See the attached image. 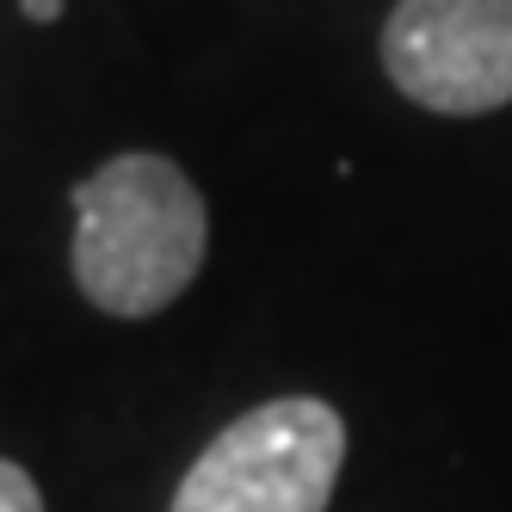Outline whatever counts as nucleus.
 <instances>
[{
	"label": "nucleus",
	"mask_w": 512,
	"mask_h": 512,
	"mask_svg": "<svg viewBox=\"0 0 512 512\" xmlns=\"http://www.w3.org/2000/svg\"><path fill=\"white\" fill-rule=\"evenodd\" d=\"M340 463L346 420L321 395H278L210 438L167 512H327Z\"/></svg>",
	"instance_id": "f03ea898"
},
{
	"label": "nucleus",
	"mask_w": 512,
	"mask_h": 512,
	"mask_svg": "<svg viewBox=\"0 0 512 512\" xmlns=\"http://www.w3.org/2000/svg\"><path fill=\"white\" fill-rule=\"evenodd\" d=\"M0 512H44L38 482H31L19 463H7V457H0Z\"/></svg>",
	"instance_id": "20e7f679"
},
{
	"label": "nucleus",
	"mask_w": 512,
	"mask_h": 512,
	"mask_svg": "<svg viewBox=\"0 0 512 512\" xmlns=\"http://www.w3.org/2000/svg\"><path fill=\"white\" fill-rule=\"evenodd\" d=\"M204 192L167 155L130 149L75 186V284L118 321L161 315L204 266Z\"/></svg>",
	"instance_id": "f257e3e1"
},
{
	"label": "nucleus",
	"mask_w": 512,
	"mask_h": 512,
	"mask_svg": "<svg viewBox=\"0 0 512 512\" xmlns=\"http://www.w3.org/2000/svg\"><path fill=\"white\" fill-rule=\"evenodd\" d=\"M19 13L31 25H50V19H62V0H19Z\"/></svg>",
	"instance_id": "39448f33"
},
{
	"label": "nucleus",
	"mask_w": 512,
	"mask_h": 512,
	"mask_svg": "<svg viewBox=\"0 0 512 512\" xmlns=\"http://www.w3.org/2000/svg\"><path fill=\"white\" fill-rule=\"evenodd\" d=\"M383 68L438 118H482L512 99V0H395Z\"/></svg>",
	"instance_id": "7ed1b4c3"
}]
</instances>
